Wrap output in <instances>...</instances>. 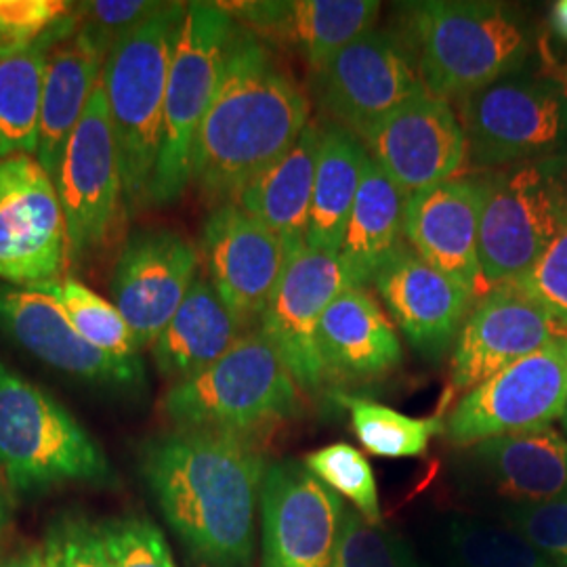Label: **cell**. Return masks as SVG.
I'll list each match as a JSON object with an SVG mask.
<instances>
[{
    "label": "cell",
    "instance_id": "obj_1",
    "mask_svg": "<svg viewBox=\"0 0 567 567\" xmlns=\"http://www.w3.org/2000/svg\"><path fill=\"white\" fill-rule=\"evenodd\" d=\"M267 466L252 435L206 429H173L140 452L143 482L203 567H252Z\"/></svg>",
    "mask_w": 567,
    "mask_h": 567
},
{
    "label": "cell",
    "instance_id": "obj_2",
    "mask_svg": "<svg viewBox=\"0 0 567 567\" xmlns=\"http://www.w3.org/2000/svg\"><path fill=\"white\" fill-rule=\"evenodd\" d=\"M309 116L303 86L271 47L236 23L198 131L192 183L215 206L236 203L303 135Z\"/></svg>",
    "mask_w": 567,
    "mask_h": 567
},
{
    "label": "cell",
    "instance_id": "obj_3",
    "mask_svg": "<svg viewBox=\"0 0 567 567\" xmlns=\"http://www.w3.org/2000/svg\"><path fill=\"white\" fill-rule=\"evenodd\" d=\"M400 34L426 91L446 102L522 72L536 49L526 13L505 2H410L402 9Z\"/></svg>",
    "mask_w": 567,
    "mask_h": 567
},
{
    "label": "cell",
    "instance_id": "obj_4",
    "mask_svg": "<svg viewBox=\"0 0 567 567\" xmlns=\"http://www.w3.org/2000/svg\"><path fill=\"white\" fill-rule=\"evenodd\" d=\"M185 2L163 7L112 47L102 82L121 154L124 208L150 206V187L163 142L164 97Z\"/></svg>",
    "mask_w": 567,
    "mask_h": 567
},
{
    "label": "cell",
    "instance_id": "obj_5",
    "mask_svg": "<svg viewBox=\"0 0 567 567\" xmlns=\"http://www.w3.org/2000/svg\"><path fill=\"white\" fill-rule=\"evenodd\" d=\"M0 471L13 492L107 484L100 442L42 386L0 362Z\"/></svg>",
    "mask_w": 567,
    "mask_h": 567
},
{
    "label": "cell",
    "instance_id": "obj_6",
    "mask_svg": "<svg viewBox=\"0 0 567 567\" xmlns=\"http://www.w3.org/2000/svg\"><path fill=\"white\" fill-rule=\"evenodd\" d=\"M161 408L175 429L252 435L295 416L301 389L271 343L250 330L221 360L168 386Z\"/></svg>",
    "mask_w": 567,
    "mask_h": 567
},
{
    "label": "cell",
    "instance_id": "obj_7",
    "mask_svg": "<svg viewBox=\"0 0 567 567\" xmlns=\"http://www.w3.org/2000/svg\"><path fill=\"white\" fill-rule=\"evenodd\" d=\"M480 264L487 290L524 276L567 229V156L480 175Z\"/></svg>",
    "mask_w": 567,
    "mask_h": 567
},
{
    "label": "cell",
    "instance_id": "obj_8",
    "mask_svg": "<svg viewBox=\"0 0 567 567\" xmlns=\"http://www.w3.org/2000/svg\"><path fill=\"white\" fill-rule=\"evenodd\" d=\"M236 20L221 2H189L183 16L164 97L163 142L150 204L179 200L194 179V150L224 70Z\"/></svg>",
    "mask_w": 567,
    "mask_h": 567
},
{
    "label": "cell",
    "instance_id": "obj_9",
    "mask_svg": "<svg viewBox=\"0 0 567 567\" xmlns=\"http://www.w3.org/2000/svg\"><path fill=\"white\" fill-rule=\"evenodd\" d=\"M466 163L480 171L567 156L564 82L511 74L456 102Z\"/></svg>",
    "mask_w": 567,
    "mask_h": 567
},
{
    "label": "cell",
    "instance_id": "obj_10",
    "mask_svg": "<svg viewBox=\"0 0 567 567\" xmlns=\"http://www.w3.org/2000/svg\"><path fill=\"white\" fill-rule=\"evenodd\" d=\"M65 217L68 261L102 248L124 208L121 154L103 82H97L53 177Z\"/></svg>",
    "mask_w": 567,
    "mask_h": 567
},
{
    "label": "cell",
    "instance_id": "obj_11",
    "mask_svg": "<svg viewBox=\"0 0 567 567\" xmlns=\"http://www.w3.org/2000/svg\"><path fill=\"white\" fill-rule=\"evenodd\" d=\"M566 404L564 334L466 391L447 416V440L465 447L498 435L545 429L561 419Z\"/></svg>",
    "mask_w": 567,
    "mask_h": 567
},
{
    "label": "cell",
    "instance_id": "obj_12",
    "mask_svg": "<svg viewBox=\"0 0 567 567\" xmlns=\"http://www.w3.org/2000/svg\"><path fill=\"white\" fill-rule=\"evenodd\" d=\"M423 91L425 82L410 47L400 32L389 30H368L313 72L320 110L358 137Z\"/></svg>",
    "mask_w": 567,
    "mask_h": 567
},
{
    "label": "cell",
    "instance_id": "obj_13",
    "mask_svg": "<svg viewBox=\"0 0 567 567\" xmlns=\"http://www.w3.org/2000/svg\"><path fill=\"white\" fill-rule=\"evenodd\" d=\"M65 217L53 177L37 156L0 161V280L30 288L60 278Z\"/></svg>",
    "mask_w": 567,
    "mask_h": 567
},
{
    "label": "cell",
    "instance_id": "obj_14",
    "mask_svg": "<svg viewBox=\"0 0 567 567\" xmlns=\"http://www.w3.org/2000/svg\"><path fill=\"white\" fill-rule=\"evenodd\" d=\"M344 507L301 463H269L259 507L261 567H334Z\"/></svg>",
    "mask_w": 567,
    "mask_h": 567
},
{
    "label": "cell",
    "instance_id": "obj_15",
    "mask_svg": "<svg viewBox=\"0 0 567 567\" xmlns=\"http://www.w3.org/2000/svg\"><path fill=\"white\" fill-rule=\"evenodd\" d=\"M337 252L305 246L292 255L259 320V332L282 358L301 391L318 393L330 381L318 343L326 307L347 288Z\"/></svg>",
    "mask_w": 567,
    "mask_h": 567
},
{
    "label": "cell",
    "instance_id": "obj_16",
    "mask_svg": "<svg viewBox=\"0 0 567 567\" xmlns=\"http://www.w3.org/2000/svg\"><path fill=\"white\" fill-rule=\"evenodd\" d=\"M360 140L404 196L456 179L466 164L465 131L456 110L429 91L368 126Z\"/></svg>",
    "mask_w": 567,
    "mask_h": 567
},
{
    "label": "cell",
    "instance_id": "obj_17",
    "mask_svg": "<svg viewBox=\"0 0 567 567\" xmlns=\"http://www.w3.org/2000/svg\"><path fill=\"white\" fill-rule=\"evenodd\" d=\"M198 267L196 244L173 229H142L124 243L110 290L142 351L152 349L177 313Z\"/></svg>",
    "mask_w": 567,
    "mask_h": 567
},
{
    "label": "cell",
    "instance_id": "obj_18",
    "mask_svg": "<svg viewBox=\"0 0 567 567\" xmlns=\"http://www.w3.org/2000/svg\"><path fill=\"white\" fill-rule=\"evenodd\" d=\"M200 257L227 309L246 328L259 322L288 264L282 240L240 204H219L204 221Z\"/></svg>",
    "mask_w": 567,
    "mask_h": 567
},
{
    "label": "cell",
    "instance_id": "obj_19",
    "mask_svg": "<svg viewBox=\"0 0 567 567\" xmlns=\"http://www.w3.org/2000/svg\"><path fill=\"white\" fill-rule=\"evenodd\" d=\"M567 334V328L513 282L492 286L471 309L450 360V386L466 393Z\"/></svg>",
    "mask_w": 567,
    "mask_h": 567
},
{
    "label": "cell",
    "instance_id": "obj_20",
    "mask_svg": "<svg viewBox=\"0 0 567 567\" xmlns=\"http://www.w3.org/2000/svg\"><path fill=\"white\" fill-rule=\"evenodd\" d=\"M0 328L28 353L63 374L105 389H137L143 362L121 360L84 341L60 305L32 288L0 286Z\"/></svg>",
    "mask_w": 567,
    "mask_h": 567
},
{
    "label": "cell",
    "instance_id": "obj_21",
    "mask_svg": "<svg viewBox=\"0 0 567 567\" xmlns=\"http://www.w3.org/2000/svg\"><path fill=\"white\" fill-rule=\"evenodd\" d=\"M480 177L437 183L408 196L405 203L410 248L475 297L487 292L480 264Z\"/></svg>",
    "mask_w": 567,
    "mask_h": 567
},
{
    "label": "cell",
    "instance_id": "obj_22",
    "mask_svg": "<svg viewBox=\"0 0 567 567\" xmlns=\"http://www.w3.org/2000/svg\"><path fill=\"white\" fill-rule=\"evenodd\" d=\"M225 11L267 47H280L320 70L344 44L374 28L381 2L370 0H255L221 2Z\"/></svg>",
    "mask_w": 567,
    "mask_h": 567
},
{
    "label": "cell",
    "instance_id": "obj_23",
    "mask_svg": "<svg viewBox=\"0 0 567 567\" xmlns=\"http://www.w3.org/2000/svg\"><path fill=\"white\" fill-rule=\"evenodd\" d=\"M374 286L408 343L425 358H442L456 343L475 295L402 246L377 274Z\"/></svg>",
    "mask_w": 567,
    "mask_h": 567
},
{
    "label": "cell",
    "instance_id": "obj_24",
    "mask_svg": "<svg viewBox=\"0 0 567 567\" xmlns=\"http://www.w3.org/2000/svg\"><path fill=\"white\" fill-rule=\"evenodd\" d=\"M105 60L107 53L82 30L79 20L47 51L37 161L51 177L58 175L65 145L102 81Z\"/></svg>",
    "mask_w": 567,
    "mask_h": 567
},
{
    "label": "cell",
    "instance_id": "obj_25",
    "mask_svg": "<svg viewBox=\"0 0 567 567\" xmlns=\"http://www.w3.org/2000/svg\"><path fill=\"white\" fill-rule=\"evenodd\" d=\"M318 343L330 379L374 381L402 362L393 326L360 286H347L326 307Z\"/></svg>",
    "mask_w": 567,
    "mask_h": 567
},
{
    "label": "cell",
    "instance_id": "obj_26",
    "mask_svg": "<svg viewBox=\"0 0 567 567\" xmlns=\"http://www.w3.org/2000/svg\"><path fill=\"white\" fill-rule=\"evenodd\" d=\"M471 461L515 507L567 498V440L553 426L473 444Z\"/></svg>",
    "mask_w": 567,
    "mask_h": 567
},
{
    "label": "cell",
    "instance_id": "obj_27",
    "mask_svg": "<svg viewBox=\"0 0 567 567\" xmlns=\"http://www.w3.org/2000/svg\"><path fill=\"white\" fill-rule=\"evenodd\" d=\"M246 332L208 278L198 276L150 351L158 372L177 383L221 360Z\"/></svg>",
    "mask_w": 567,
    "mask_h": 567
},
{
    "label": "cell",
    "instance_id": "obj_28",
    "mask_svg": "<svg viewBox=\"0 0 567 567\" xmlns=\"http://www.w3.org/2000/svg\"><path fill=\"white\" fill-rule=\"evenodd\" d=\"M408 196L368 154L362 185L351 206L339 259L349 286L374 282L377 274L404 246Z\"/></svg>",
    "mask_w": 567,
    "mask_h": 567
},
{
    "label": "cell",
    "instance_id": "obj_29",
    "mask_svg": "<svg viewBox=\"0 0 567 567\" xmlns=\"http://www.w3.org/2000/svg\"><path fill=\"white\" fill-rule=\"evenodd\" d=\"M320 126L309 122L303 135L255 182L246 185L236 203L282 240L288 259L305 248L309 208L313 196Z\"/></svg>",
    "mask_w": 567,
    "mask_h": 567
},
{
    "label": "cell",
    "instance_id": "obj_30",
    "mask_svg": "<svg viewBox=\"0 0 567 567\" xmlns=\"http://www.w3.org/2000/svg\"><path fill=\"white\" fill-rule=\"evenodd\" d=\"M368 150L362 140L341 124L326 122L320 128L313 196L305 244L316 250L337 252L344 227L362 185Z\"/></svg>",
    "mask_w": 567,
    "mask_h": 567
},
{
    "label": "cell",
    "instance_id": "obj_31",
    "mask_svg": "<svg viewBox=\"0 0 567 567\" xmlns=\"http://www.w3.org/2000/svg\"><path fill=\"white\" fill-rule=\"evenodd\" d=\"M74 25L76 13L72 11L68 20L32 47L0 53V161L16 154L37 156L47 51Z\"/></svg>",
    "mask_w": 567,
    "mask_h": 567
},
{
    "label": "cell",
    "instance_id": "obj_32",
    "mask_svg": "<svg viewBox=\"0 0 567 567\" xmlns=\"http://www.w3.org/2000/svg\"><path fill=\"white\" fill-rule=\"evenodd\" d=\"M32 290L51 297L60 305L61 311L70 320V324L79 330L84 341L102 349L105 353L142 362V349L135 341L133 330L122 318L118 307L105 301L95 290L74 280V278H55L49 282L30 286Z\"/></svg>",
    "mask_w": 567,
    "mask_h": 567
},
{
    "label": "cell",
    "instance_id": "obj_33",
    "mask_svg": "<svg viewBox=\"0 0 567 567\" xmlns=\"http://www.w3.org/2000/svg\"><path fill=\"white\" fill-rule=\"evenodd\" d=\"M337 400L349 410L351 426L360 444L374 456L414 458L423 456L435 435L446 433L444 416L412 419L402 412L362 398L339 393Z\"/></svg>",
    "mask_w": 567,
    "mask_h": 567
},
{
    "label": "cell",
    "instance_id": "obj_34",
    "mask_svg": "<svg viewBox=\"0 0 567 567\" xmlns=\"http://www.w3.org/2000/svg\"><path fill=\"white\" fill-rule=\"evenodd\" d=\"M305 466L370 524H381L377 477L358 447L343 442L318 447L305 456Z\"/></svg>",
    "mask_w": 567,
    "mask_h": 567
},
{
    "label": "cell",
    "instance_id": "obj_35",
    "mask_svg": "<svg viewBox=\"0 0 567 567\" xmlns=\"http://www.w3.org/2000/svg\"><path fill=\"white\" fill-rule=\"evenodd\" d=\"M450 548L458 567H559L513 527L456 522Z\"/></svg>",
    "mask_w": 567,
    "mask_h": 567
},
{
    "label": "cell",
    "instance_id": "obj_36",
    "mask_svg": "<svg viewBox=\"0 0 567 567\" xmlns=\"http://www.w3.org/2000/svg\"><path fill=\"white\" fill-rule=\"evenodd\" d=\"M334 567H416V564L395 534L381 524H370L347 505Z\"/></svg>",
    "mask_w": 567,
    "mask_h": 567
},
{
    "label": "cell",
    "instance_id": "obj_37",
    "mask_svg": "<svg viewBox=\"0 0 567 567\" xmlns=\"http://www.w3.org/2000/svg\"><path fill=\"white\" fill-rule=\"evenodd\" d=\"M114 567H177L163 532L143 517H118L102 524Z\"/></svg>",
    "mask_w": 567,
    "mask_h": 567
},
{
    "label": "cell",
    "instance_id": "obj_38",
    "mask_svg": "<svg viewBox=\"0 0 567 567\" xmlns=\"http://www.w3.org/2000/svg\"><path fill=\"white\" fill-rule=\"evenodd\" d=\"M74 11L63 0H0V53L32 47Z\"/></svg>",
    "mask_w": 567,
    "mask_h": 567
},
{
    "label": "cell",
    "instance_id": "obj_39",
    "mask_svg": "<svg viewBox=\"0 0 567 567\" xmlns=\"http://www.w3.org/2000/svg\"><path fill=\"white\" fill-rule=\"evenodd\" d=\"M49 567H114L102 526L84 517H63L44 538Z\"/></svg>",
    "mask_w": 567,
    "mask_h": 567
},
{
    "label": "cell",
    "instance_id": "obj_40",
    "mask_svg": "<svg viewBox=\"0 0 567 567\" xmlns=\"http://www.w3.org/2000/svg\"><path fill=\"white\" fill-rule=\"evenodd\" d=\"M163 2L147 0H93L74 4V13L82 30L102 47L105 53L135 30L142 21L156 13Z\"/></svg>",
    "mask_w": 567,
    "mask_h": 567
},
{
    "label": "cell",
    "instance_id": "obj_41",
    "mask_svg": "<svg viewBox=\"0 0 567 567\" xmlns=\"http://www.w3.org/2000/svg\"><path fill=\"white\" fill-rule=\"evenodd\" d=\"M511 282L567 328V229L524 276Z\"/></svg>",
    "mask_w": 567,
    "mask_h": 567
},
{
    "label": "cell",
    "instance_id": "obj_42",
    "mask_svg": "<svg viewBox=\"0 0 567 567\" xmlns=\"http://www.w3.org/2000/svg\"><path fill=\"white\" fill-rule=\"evenodd\" d=\"M508 527L559 567H567V498L545 505H511L505 511Z\"/></svg>",
    "mask_w": 567,
    "mask_h": 567
},
{
    "label": "cell",
    "instance_id": "obj_43",
    "mask_svg": "<svg viewBox=\"0 0 567 567\" xmlns=\"http://www.w3.org/2000/svg\"><path fill=\"white\" fill-rule=\"evenodd\" d=\"M0 567H49L47 555L42 547H25L4 557L0 561Z\"/></svg>",
    "mask_w": 567,
    "mask_h": 567
},
{
    "label": "cell",
    "instance_id": "obj_44",
    "mask_svg": "<svg viewBox=\"0 0 567 567\" xmlns=\"http://www.w3.org/2000/svg\"><path fill=\"white\" fill-rule=\"evenodd\" d=\"M13 517V487L9 486L7 477L0 471V540L11 524Z\"/></svg>",
    "mask_w": 567,
    "mask_h": 567
},
{
    "label": "cell",
    "instance_id": "obj_45",
    "mask_svg": "<svg viewBox=\"0 0 567 567\" xmlns=\"http://www.w3.org/2000/svg\"><path fill=\"white\" fill-rule=\"evenodd\" d=\"M550 25L555 30V34L567 42V0H559L553 4L550 11Z\"/></svg>",
    "mask_w": 567,
    "mask_h": 567
},
{
    "label": "cell",
    "instance_id": "obj_46",
    "mask_svg": "<svg viewBox=\"0 0 567 567\" xmlns=\"http://www.w3.org/2000/svg\"><path fill=\"white\" fill-rule=\"evenodd\" d=\"M559 421H561V426H564V431L567 433V404L566 410H564V414H561V419H559Z\"/></svg>",
    "mask_w": 567,
    "mask_h": 567
},
{
    "label": "cell",
    "instance_id": "obj_47",
    "mask_svg": "<svg viewBox=\"0 0 567 567\" xmlns=\"http://www.w3.org/2000/svg\"><path fill=\"white\" fill-rule=\"evenodd\" d=\"M561 82H564V86H566V93H567V76H566V79H564V81H561Z\"/></svg>",
    "mask_w": 567,
    "mask_h": 567
}]
</instances>
